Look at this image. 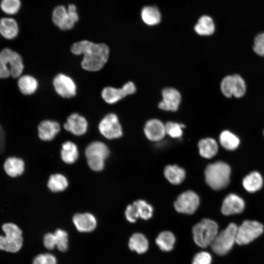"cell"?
Returning a JSON list of instances; mask_svg holds the SVG:
<instances>
[{
	"instance_id": "obj_29",
	"label": "cell",
	"mask_w": 264,
	"mask_h": 264,
	"mask_svg": "<svg viewBox=\"0 0 264 264\" xmlns=\"http://www.w3.org/2000/svg\"><path fill=\"white\" fill-rule=\"evenodd\" d=\"M129 247L132 251L139 254L146 252L149 247V242L146 237L142 234H133L130 238Z\"/></svg>"
},
{
	"instance_id": "obj_21",
	"label": "cell",
	"mask_w": 264,
	"mask_h": 264,
	"mask_svg": "<svg viewBox=\"0 0 264 264\" xmlns=\"http://www.w3.org/2000/svg\"><path fill=\"white\" fill-rule=\"evenodd\" d=\"M19 31L17 21L12 18L5 17L0 20V34L5 39L13 40Z\"/></svg>"
},
{
	"instance_id": "obj_3",
	"label": "cell",
	"mask_w": 264,
	"mask_h": 264,
	"mask_svg": "<svg viewBox=\"0 0 264 264\" xmlns=\"http://www.w3.org/2000/svg\"><path fill=\"white\" fill-rule=\"evenodd\" d=\"M204 175L205 181L209 186L213 190H220L229 183L231 169L227 163L217 161L206 167Z\"/></svg>"
},
{
	"instance_id": "obj_20",
	"label": "cell",
	"mask_w": 264,
	"mask_h": 264,
	"mask_svg": "<svg viewBox=\"0 0 264 264\" xmlns=\"http://www.w3.org/2000/svg\"><path fill=\"white\" fill-rule=\"evenodd\" d=\"M38 135L44 141L53 139L60 130L59 123L54 121L44 120L38 126Z\"/></svg>"
},
{
	"instance_id": "obj_23",
	"label": "cell",
	"mask_w": 264,
	"mask_h": 264,
	"mask_svg": "<svg viewBox=\"0 0 264 264\" xmlns=\"http://www.w3.org/2000/svg\"><path fill=\"white\" fill-rule=\"evenodd\" d=\"M3 168L7 175L15 177L23 173L24 163L20 158L15 156L9 157L4 161Z\"/></svg>"
},
{
	"instance_id": "obj_6",
	"label": "cell",
	"mask_w": 264,
	"mask_h": 264,
	"mask_svg": "<svg viewBox=\"0 0 264 264\" xmlns=\"http://www.w3.org/2000/svg\"><path fill=\"white\" fill-rule=\"evenodd\" d=\"M237 228L238 225L232 222L218 232L210 245L212 251L219 255L228 253L236 243Z\"/></svg>"
},
{
	"instance_id": "obj_10",
	"label": "cell",
	"mask_w": 264,
	"mask_h": 264,
	"mask_svg": "<svg viewBox=\"0 0 264 264\" xmlns=\"http://www.w3.org/2000/svg\"><path fill=\"white\" fill-rule=\"evenodd\" d=\"M246 89L244 80L238 74L225 77L220 84L222 94L228 98L232 96L236 98L242 97L244 95Z\"/></svg>"
},
{
	"instance_id": "obj_30",
	"label": "cell",
	"mask_w": 264,
	"mask_h": 264,
	"mask_svg": "<svg viewBox=\"0 0 264 264\" xmlns=\"http://www.w3.org/2000/svg\"><path fill=\"white\" fill-rule=\"evenodd\" d=\"M61 155L65 163L71 164L75 162L78 157V150L76 144L70 141L64 143L62 146Z\"/></svg>"
},
{
	"instance_id": "obj_38",
	"label": "cell",
	"mask_w": 264,
	"mask_h": 264,
	"mask_svg": "<svg viewBox=\"0 0 264 264\" xmlns=\"http://www.w3.org/2000/svg\"><path fill=\"white\" fill-rule=\"evenodd\" d=\"M32 264H57V259L51 254H41L34 258Z\"/></svg>"
},
{
	"instance_id": "obj_28",
	"label": "cell",
	"mask_w": 264,
	"mask_h": 264,
	"mask_svg": "<svg viewBox=\"0 0 264 264\" xmlns=\"http://www.w3.org/2000/svg\"><path fill=\"white\" fill-rule=\"evenodd\" d=\"M196 32L201 36L212 35L215 31V24L213 19L209 16L204 15L200 17L194 27Z\"/></svg>"
},
{
	"instance_id": "obj_8",
	"label": "cell",
	"mask_w": 264,
	"mask_h": 264,
	"mask_svg": "<svg viewBox=\"0 0 264 264\" xmlns=\"http://www.w3.org/2000/svg\"><path fill=\"white\" fill-rule=\"evenodd\" d=\"M109 154V150L107 145L100 141L90 143L85 150L88 164L90 169L95 171H100L103 169L105 160Z\"/></svg>"
},
{
	"instance_id": "obj_27",
	"label": "cell",
	"mask_w": 264,
	"mask_h": 264,
	"mask_svg": "<svg viewBox=\"0 0 264 264\" xmlns=\"http://www.w3.org/2000/svg\"><path fill=\"white\" fill-rule=\"evenodd\" d=\"M141 17L144 23L149 25H154L161 21V13L154 6L144 7L141 12Z\"/></svg>"
},
{
	"instance_id": "obj_15",
	"label": "cell",
	"mask_w": 264,
	"mask_h": 264,
	"mask_svg": "<svg viewBox=\"0 0 264 264\" xmlns=\"http://www.w3.org/2000/svg\"><path fill=\"white\" fill-rule=\"evenodd\" d=\"M162 100L158 104L159 109L166 111H176L181 102L180 93L175 88H164L162 92Z\"/></svg>"
},
{
	"instance_id": "obj_41",
	"label": "cell",
	"mask_w": 264,
	"mask_h": 264,
	"mask_svg": "<svg viewBox=\"0 0 264 264\" xmlns=\"http://www.w3.org/2000/svg\"><path fill=\"white\" fill-rule=\"evenodd\" d=\"M125 214L126 218L130 222H135L139 217L137 208L133 203L127 206Z\"/></svg>"
},
{
	"instance_id": "obj_36",
	"label": "cell",
	"mask_w": 264,
	"mask_h": 264,
	"mask_svg": "<svg viewBox=\"0 0 264 264\" xmlns=\"http://www.w3.org/2000/svg\"><path fill=\"white\" fill-rule=\"evenodd\" d=\"M56 238V247L60 251H66L68 248V235L65 231L58 229L54 233Z\"/></svg>"
},
{
	"instance_id": "obj_19",
	"label": "cell",
	"mask_w": 264,
	"mask_h": 264,
	"mask_svg": "<svg viewBox=\"0 0 264 264\" xmlns=\"http://www.w3.org/2000/svg\"><path fill=\"white\" fill-rule=\"evenodd\" d=\"M73 222L80 232H90L94 230L97 225L95 217L90 213H78L73 217Z\"/></svg>"
},
{
	"instance_id": "obj_43",
	"label": "cell",
	"mask_w": 264,
	"mask_h": 264,
	"mask_svg": "<svg viewBox=\"0 0 264 264\" xmlns=\"http://www.w3.org/2000/svg\"><path fill=\"white\" fill-rule=\"evenodd\" d=\"M5 146V134L4 131L0 123V154L2 153Z\"/></svg>"
},
{
	"instance_id": "obj_34",
	"label": "cell",
	"mask_w": 264,
	"mask_h": 264,
	"mask_svg": "<svg viewBox=\"0 0 264 264\" xmlns=\"http://www.w3.org/2000/svg\"><path fill=\"white\" fill-rule=\"evenodd\" d=\"M136 206L139 217L146 220L151 218L153 215V209L151 205L143 200H138L133 203Z\"/></svg>"
},
{
	"instance_id": "obj_17",
	"label": "cell",
	"mask_w": 264,
	"mask_h": 264,
	"mask_svg": "<svg viewBox=\"0 0 264 264\" xmlns=\"http://www.w3.org/2000/svg\"><path fill=\"white\" fill-rule=\"evenodd\" d=\"M144 131L148 139L152 141L162 140L166 134L165 124L156 119L148 120L144 126Z\"/></svg>"
},
{
	"instance_id": "obj_14",
	"label": "cell",
	"mask_w": 264,
	"mask_h": 264,
	"mask_svg": "<svg viewBox=\"0 0 264 264\" xmlns=\"http://www.w3.org/2000/svg\"><path fill=\"white\" fill-rule=\"evenodd\" d=\"M53 85L56 92L64 98H70L76 93V86L69 76L62 73L56 75L53 79Z\"/></svg>"
},
{
	"instance_id": "obj_7",
	"label": "cell",
	"mask_w": 264,
	"mask_h": 264,
	"mask_svg": "<svg viewBox=\"0 0 264 264\" xmlns=\"http://www.w3.org/2000/svg\"><path fill=\"white\" fill-rule=\"evenodd\" d=\"M78 19L77 7L73 4H69L67 8L63 5L57 6L52 14L53 23L63 30L72 29Z\"/></svg>"
},
{
	"instance_id": "obj_33",
	"label": "cell",
	"mask_w": 264,
	"mask_h": 264,
	"mask_svg": "<svg viewBox=\"0 0 264 264\" xmlns=\"http://www.w3.org/2000/svg\"><path fill=\"white\" fill-rule=\"evenodd\" d=\"M47 186L52 192H58L65 190L68 186V181L63 175L56 174L51 175L48 181Z\"/></svg>"
},
{
	"instance_id": "obj_18",
	"label": "cell",
	"mask_w": 264,
	"mask_h": 264,
	"mask_svg": "<svg viewBox=\"0 0 264 264\" xmlns=\"http://www.w3.org/2000/svg\"><path fill=\"white\" fill-rule=\"evenodd\" d=\"M64 127L75 135H82L87 131L88 122L83 116L74 113L68 116Z\"/></svg>"
},
{
	"instance_id": "obj_13",
	"label": "cell",
	"mask_w": 264,
	"mask_h": 264,
	"mask_svg": "<svg viewBox=\"0 0 264 264\" xmlns=\"http://www.w3.org/2000/svg\"><path fill=\"white\" fill-rule=\"evenodd\" d=\"M136 91L134 84L132 82H128L121 88L107 87L103 88L101 95L104 100L107 103L114 104L126 96L132 94Z\"/></svg>"
},
{
	"instance_id": "obj_39",
	"label": "cell",
	"mask_w": 264,
	"mask_h": 264,
	"mask_svg": "<svg viewBox=\"0 0 264 264\" xmlns=\"http://www.w3.org/2000/svg\"><path fill=\"white\" fill-rule=\"evenodd\" d=\"M212 257L208 252L201 251L198 253L194 256L192 264H211Z\"/></svg>"
},
{
	"instance_id": "obj_4",
	"label": "cell",
	"mask_w": 264,
	"mask_h": 264,
	"mask_svg": "<svg viewBox=\"0 0 264 264\" xmlns=\"http://www.w3.org/2000/svg\"><path fill=\"white\" fill-rule=\"evenodd\" d=\"M2 229L4 236L0 235V250L11 253L19 251L23 241L20 228L14 223L7 222L2 225Z\"/></svg>"
},
{
	"instance_id": "obj_35",
	"label": "cell",
	"mask_w": 264,
	"mask_h": 264,
	"mask_svg": "<svg viewBox=\"0 0 264 264\" xmlns=\"http://www.w3.org/2000/svg\"><path fill=\"white\" fill-rule=\"evenodd\" d=\"M21 6L20 0H2L0 4L2 11L8 15L16 14Z\"/></svg>"
},
{
	"instance_id": "obj_2",
	"label": "cell",
	"mask_w": 264,
	"mask_h": 264,
	"mask_svg": "<svg viewBox=\"0 0 264 264\" xmlns=\"http://www.w3.org/2000/svg\"><path fill=\"white\" fill-rule=\"evenodd\" d=\"M24 68L22 57L18 52L8 47L0 50V79L18 78Z\"/></svg>"
},
{
	"instance_id": "obj_40",
	"label": "cell",
	"mask_w": 264,
	"mask_h": 264,
	"mask_svg": "<svg viewBox=\"0 0 264 264\" xmlns=\"http://www.w3.org/2000/svg\"><path fill=\"white\" fill-rule=\"evenodd\" d=\"M253 50L258 55L264 56V32L258 34L255 37Z\"/></svg>"
},
{
	"instance_id": "obj_25",
	"label": "cell",
	"mask_w": 264,
	"mask_h": 264,
	"mask_svg": "<svg viewBox=\"0 0 264 264\" xmlns=\"http://www.w3.org/2000/svg\"><path fill=\"white\" fill-rule=\"evenodd\" d=\"M199 154L205 158H211L218 152V146L216 141L212 138L201 139L198 143Z\"/></svg>"
},
{
	"instance_id": "obj_5",
	"label": "cell",
	"mask_w": 264,
	"mask_h": 264,
	"mask_svg": "<svg viewBox=\"0 0 264 264\" xmlns=\"http://www.w3.org/2000/svg\"><path fill=\"white\" fill-rule=\"evenodd\" d=\"M218 229V225L215 221L208 219L202 220L192 229L195 243L202 248L210 245L219 232Z\"/></svg>"
},
{
	"instance_id": "obj_9",
	"label": "cell",
	"mask_w": 264,
	"mask_h": 264,
	"mask_svg": "<svg viewBox=\"0 0 264 264\" xmlns=\"http://www.w3.org/2000/svg\"><path fill=\"white\" fill-rule=\"evenodd\" d=\"M264 226L255 220H244L238 226L236 243L239 245L248 244L262 235Z\"/></svg>"
},
{
	"instance_id": "obj_1",
	"label": "cell",
	"mask_w": 264,
	"mask_h": 264,
	"mask_svg": "<svg viewBox=\"0 0 264 264\" xmlns=\"http://www.w3.org/2000/svg\"><path fill=\"white\" fill-rule=\"evenodd\" d=\"M71 51L75 55H84L81 66L89 71H97L102 68L110 53L109 48L106 44H95L87 40L73 44Z\"/></svg>"
},
{
	"instance_id": "obj_31",
	"label": "cell",
	"mask_w": 264,
	"mask_h": 264,
	"mask_svg": "<svg viewBox=\"0 0 264 264\" xmlns=\"http://www.w3.org/2000/svg\"><path fill=\"white\" fill-rule=\"evenodd\" d=\"M176 238L174 235L170 231L161 232L157 237L155 242L159 248L163 251L168 252L173 249Z\"/></svg>"
},
{
	"instance_id": "obj_32",
	"label": "cell",
	"mask_w": 264,
	"mask_h": 264,
	"mask_svg": "<svg viewBox=\"0 0 264 264\" xmlns=\"http://www.w3.org/2000/svg\"><path fill=\"white\" fill-rule=\"evenodd\" d=\"M220 142L221 146L227 150L236 149L240 143L238 137L229 131H223L220 135Z\"/></svg>"
},
{
	"instance_id": "obj_22",
	"label": "cell",
	"mask_w": 264,
	"mask_h": 264,
	"mask_svg": "<svg viewBox=\"0 0 264 264\" xmlns=\"http://www.w3.org/2000/svg\"><path fill=\"white\" fill-rule=\"evenodd\" d=\"M18 79V88L22 94L30 95L37 90L38 82L33 76L29 74L22 75Z\"/></svg>"
},
{
	"instance_id": "obj_24",
	"label": "cell",
	"mask_w": 264,
	"mask_h": 264,
	"mask_svg": "<svg viewBox=\"0 0 264 264\" xmlns=\"http://www.w3.org/2000/svg\"><path fill=\"white\" fill-rule=\"evenodd\" d=\"M242 183L244 188L247 192L254 193L262 188L263 184V179L261 175L259 172L254 171L243 178Z\"/></svg>"
},
{
	"instance_id": "obj_37",
	"label": "cell",
	"mask_w": 264,
	"mask_h": 264,
	"mask_svg": "<svg viewBox=\"0 0 264 264\" xmlns=\"http://www.w3.org/2000/svg\"><path fill=\"white\" fill-rule=\"evenodd\" d=\"M166 133L173 138H179L182 134L184 125L173 122H168L165 124Z\"/></svg>"
},
{
	"instance_id": "obj_26",
	"label": "cell",
	"mask_w": 264,
	"mask_h": 264,
	"mask_svg": "<svg viewBox=\"0 0 264 264\" xmlns=\"http://www.w3.org/2000/svg\"><path fill=\"white\" fill-rule=\"evenodd\" d=\"M166 178L173 184H179L185 179V172L183 169L176 165L167 166L164 171Z\"/></svg>"
},
{
	"instance_id": "obj_44",
	"label": "cell",
	"mask_w": 264,
	"mask_h": 264,
	"mask_svg": "<svg viewBox=\"0 0 264 264\" xmlns=\"http://www.w3.org/2000/svg\"></svg>"
},
{
	"instance_id": "obj_11",
	"label": "cell",
	"mask_w": 264,
	"mask_h": 264,
	"mask_svg": "<svg viewBox=\"0 0 264 264\" xmlns=\"http://www.w3.org/2000/svg\"><path fill=\"white\" fill-rule=\"evenodd\" d=\"M199 203V198L198 195L188 190L179 195L174 203V207L179 213L192 214L197 209Z\"/></svg>"
},
{
	"instance_id": "obj_12",
	"label": "cell",
	"mask_w": 264,
	"mask_h": 264,
	"mask_svg": "<svg viewBox=\"0 0 264 264\" xmlns=\"http://www.w3.org/2000/svg\"><path fill=\"white\" fill-rule=\"evenodd\" d=\"M98 128L100 133L107 139L117 138L122 135L121 126L114 113L106 115L100 121Z\"/></svg>"
},
{
	"instance_id": "obj_16",
	"label": "cell",
	"mask_w": 264,
	"mask_h": 264,
	"mask_svg": "<svg viewBox=\"0 0 264 264\" xmlns=\"http://www.w3.org/2000/svg\"><path fill=\"white\" fill-rule=\"evenodd\" d=\"M245 208V202L243 199L234 194L227 195L224 199L221 211L225 216L242 213Z\"/></svg>"
},
{
	"instance_id": "obj_42",
	"label": "cell",
	"mask_w": 264,
	"mask_h": 264,
	"mask_svg": "<svg viewBox=\"0 0 264 264\" xmlns=\"http://www.w3.org/2000/svg\"><path fill=\"white\" fill-rule=\"evenodd\" d=\"M44 244L49 250H52L56 247V238L54 233H48L44 237Z\"/></svg>"
}]
</instances>
